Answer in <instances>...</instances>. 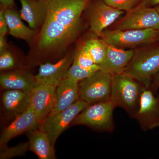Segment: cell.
<instances>
[{
	"label": "cell",
	"mask_w": 159,
	"mask_h": 159,
	"mask_svg": "<svg viewBox=\"0 0 159 159\" xmlns=\"http://www.w3.org/2000/svg\"><path fill=\"white\" fill-rule=\"evenodd\" d=\"M47 7L45 20L30 44L29 65L53 62L63 57L79 36L82 16L93 0H42Z\"/></svg>",
	"instance_id": "1"
},
{
	"label": "cell",
	"mask_w": 159,
	"mask_h": 159,
	"mask_svg": "<svg viewBox=\"0 0 159 159\" xmlns=\"http://www.w3.org/2000/svg\"><path fill=\"white\" fill-rule=\"evenodd\" d=\"M156 42L134 49L132 57L124 73L149 88L159 71V43Z\"/></svg>",
	"instance_id": "2"
},
{
	"label": "cell",
	"mask_w": 159,
	"mask_h": 159,
	"mask_svg": "<svg viewBox=\"0 0 159 159\" xmlns=\"http://www.w3.org/2000/svg\"><path fill=\"white\" fill-rule=\"evenodd\" d=\"M145 87L134 77L123 73L112 75L110 101L133 119Z\"/></svg>",
	"instance_id": "3"
},
{
	"label": "cell",
	"mask_w": 159,
	"mask_h": 159,
	"mask_svg": "<svg viewBox=\"0 0 159 159\" xmlns=\"http://www.w3.org/2000/svg\"><path fill=\"white\" fill-rule=\"evenodd\" d=\"M115 108L110 100L89 105L76 117L71 125H85L99 131L112 132L115 129Z\"/></svg>",
	"instance_id": "4"
},
{
	"label": "cell",
	"mask_w": 159,
	"mask_h": 159,
	"mask_svg": "<svg viewBox=\"0 0 159 159\" xmlns=\"http://www.w3.org/2000/svg\"><path fill=\"white\" fill-rule=\"evenodd\" d=\"M159 30L153 29L120 30L106 29L100 36L111 46L124 50H134L148 44L156 42Z\"/></svg>",
	"instance_id": "5"
},
{
	"label": "cell",
	"mask_w": 159,
	"mask_h": 159,
	"mask_svg": "<svg viewBox=\"0 0 159 159\" xmlns=\"http://www.w3.org/2000/svg\"><path fill=\"white\" fill-rule=\"evenodd\" d=\"M112 75L100 69L90 77L80 81L79 99L89 105L110 100Z\"/></svg>",
	"instance_id": "6"
},
{
	"label": "cell",
	"mask_w": 159,
	"mask_h": 159,
	"mask_svg": "<svg viewBox=\"0 0 159 159\" xmlns=\"http://www.w3.org/2000/svg\"><path fill=\"white\" fill-rule=\"evenodd\" d=\"M125 15L114 23L111 29L159 30V14L155 7L139 4L127 11Z\"/></svg>",
	"instance_id": "7"
},
{
	"label": "cell",
	"mask_w": 159,
	"mask_h": 159,
	"mask_svg": "<svg viewBox=\"0 0 159 159\" xmlns=\"http://www.w3.org/2000/svg\"><path fill=\"white\" fill-rule=\"evenodd\" d=\"M84 12L91 32L100 37L102 32L113 25L125 11L110 6L103 0H93Z\"/></svg>",
	"instance_id": "8"
},
{
	"label": "cell",
	"mask_w": 159,
	"mask_h": 159,
	"mask_svg": "<svg viewBox=\"0 0 159 159\" xmlns=\"http://www.w3.org/2000/svg\"><path fill=\"white\" fill-rule=\"evenodd\" d=\"M89 105L87 102L79 99L64 110L48 116L41 123L39 126L48 134L53 146L60 135Z\"/></svg>",
	"instance_id": "9"
},
{
	"label": "cell",
	"mask_w": 159,
	"mask_h": 159,
	"mask_svg": "<svg viewBox=\"0 0 159 159\" xmlns=\"http://www.w3.org/2000/svg\"><path fill=\"white\" fill-rule=\"evenodd\" d=\"M133 119L137 120L143 131L159 127V95L144 88Z\"/></svg>",
	"instance_id": "10"
},
{
	"label": "cell",
	"mask_w": 159,
	"mask_h": 159,
	"mask_svg": "<svg viewBox=\"0 0 159 159\" xmlns=\"http://www.w3.org/2000/svg\"><path fill=\"white\" fill-rule=\"evenodd\" d=\"M76 50L68 51L61 58L54 62H47L39 65L38 73L35 75L36 84H51L57 87L65 77L74 62Z\"/></svg>",
	"instance_id": "11"
},
{
	"label": "cell",
	"mask_w": 159,
	"mask_h": 159,
	"mask_svg": "<svg viewBox=\"0 0 159 159\" xmlns=\"http://www.w3.org/2000/svg\"><path fill=\"white\" fill-rule=\"evenodd\" d=\"M57 87L51 84H37L31 93L30 106L39 124L51 113L55 102Z\"/></svg>",
	"instance_id": "12"
},
{
	"label": "cell",
	"mask_w": 159,
	"mask_h": 159,
	"mask_svg": "<svg viewBox=\"0 0 159 159\" xmlns=\"http://www.w3.org/2000/svg\"><path fill=\"white\" fill-rule=\"evenodd\" d=\"M40 125L33 109L29 105L3 130L0 137V146L6 145L15 137L37 128Z\"/></svg>",
	"instance_id": "13"
},
{
	"label": "cell",
	"mask_w": 159,
	"mask_h": 159,
	"mask_svg": "<svg viewBox=\"0 0 159 159\" xmlns=\"http://www.w3.org/2000/svg\"><path fill=\"white\" fill-rule=\"evenodd\" d=\"M0 85L6 90H17L31 93L36 87L35 75L25 68L1 72Z\"/></svg>",
	"instance_id": "14"
},
{
	"label": "cell",
	"mask_w": 159,
	"mask_h": 159,
	"mask_svg": "<svg viewBox=\"0 0 159 159\" xmlns=\"http://www.w3.org/2000/svg\"><path fill=\"white\" fill-rule=\"evenodd\" d=\"M79 82L65 77L56 89L54 107L49 116L68 108L79 100Z\"/></svg>",
	"instance_id": "15"
},
{
	"label": "cell",
	"mask_w": 159,
	"mask_h": 159,
	"mask_svg": "<svg viewBox=\"0 0 159 159\" xmlns=\"http://www.w3.org/2000/svg\"><path fill=\"white\" fill-rule=\"evenodd\" d=\"M105 43L106 54L101 69L112 75L123 73L132 57L134 50L119 48Z\"/></svg>",
	"instance_id": "16"
},
{
	"label": "cell",
	"mask_w": 159,
	"mask_h": 159,
	"mask_svg": "<svg viewBox=\"0 0 159 159\" xmlns=\"http://www.w3.org/2000/svg\"><path fill=\"white\" fill-rule=\"evenodd\" d=\"M21 6L19 13L22 20L31 29L39 31L43 25L47 16L46 5L42 0H19Z\"/></svg>",
	"instance_id": "17"
},
{
	"label": "cell",
	"mask_w": 159,
	"mask_h": 159,
	"mask_svg": "<svg viewBox=\"0 0 159 159\" xmlns=\"http://www.w3.org/2000/svg\"><path fill=\"white\" fill-rule=\"evenodd\" d=\"M29 132V150L40 159H56L54 146L40 126Z\"/></svg>",
	"instance_id": "18"
},
{
	"label": "cell",
	"mask_w": 159,
	"mask_h": 159,
	"mask_svg": "<svg viewBox=\"0 0 159 159\" xmlns=\"http://www.w3.org/2000/svg\"><path fill=\"white\" fill-rule=\"evenodd\" d=\"M4 14L8 25V34L31 44L38 31L25 25L20 16L19 12L16 9H5Z\"/></svg>",
	"instance_id": "19"
},
{
	"label": "cell",
	"mask_w": 159,
	"mask_h": 159,
	"mask_svg": "<svg viewBox=\"0 0 159 159\" xmlns=\"http://www.w3.org/2000/svg\"><path fill=\"white\" fill-rule=\"evenodd\" d=\"M31 93L17 90H6L2 94L3 108L8 113L17 116L29 105Z\"/></svg>",
	"instance_id": "20"
},
{
	"label": "cell",
	"mask_w": 159,
	"mask_h": 159,
	"mask_svg": "<svg viewBox=\"0 0 159 159\" xmlns=\"http://www.w3.org/2000/svg\"><path fill=\"white\" fill-rule=\"evenodd\" d=\"M83 43L90 54L95 63L101 67L106 54L105 42L100 37L94 35Z\"/></svg>",
	"instance_id": "21"
},
{
	"label": "cell",
	"mask_w": 159,
	"mask_h": 159,
	"mask_svg": "<svg viewBox=\"0 0 159 159\" xmlns=\"http://www.w3.org/2000/svg\"><path fill=\"white\" fill-rule=\"evenodd\" d=\"M101 69V67L97 65H95L88 68H85L80 66L74 60V62L67 72L65 77L79 82L83 80L90 77L95 72Z\"/></svg>",
	"instance_id": "22"
},
{
	"label": "cell",
	"mask_w": 159,
	"mask_h": 159,
	"mask_svg": "<svg viewBox=\"0 0 159 159\" xmlns=\"http://www.w3.org/2000/svg\"><path fill=\"white\" fill-rule=\"evenodd\" d=\"M24 68L17 57L9 49L7 48L0 52V70L1 72Z\"/></svg>",
	"instance_id": "23"
},
{
	"label": "cell",
	"mask_w": 159,
	"mask_h": 159,
	"mask_svg": "<svg viewBox=\"0 0 159 159\" xmlns=\"http://www.w3.org/2000/svg\"><path fill=\"white\" fill-rule=\"evenodd\" d=\"M0 159H7L23 155L29 150V142L20 143L14 147H8L6 145H1Z\"/></svg>",
	"instance_id": "24"
},
{
	"label": "cell",
	"mask_w": 159,
	"mask_h": 159,
	"mask_svg": "<svg viewBox=\"0 0 159 159\" xmlns=\"http://www.w3.org/2000/svg\"><path fill=\"white\" fill-rule=\"evenodd\" d=\"M74 60L80 66L85 68H88L96 65L83 43L80 44L76 50Z\"/></svg>",
	"instance_id": "25"
},
{
	"label": "cell",
	"mask_w": 159,
	"mask_h": 159,
	"mask_svg": "<svg viewBox=\"0 0 159 159\" xmlns=\"http://www.w3.org/2000/svg\"><path fill=\"white\" fill-rule=\"evenodd\" d=\"M107 4L125 12L138 6L141 0H103Z\"/></svg>",
	"instance_id": "26"
},
{
	"label": "cell",
	"mask_w": 159,
	"mask_h": 159,
	"mask_svg": "<svg viewBox=\"0 0 159 159\" xmlns=\"http://www.w3.org/2000/svg\"><path fill=\"white\" fill-rule=\"evenodd\" d=\"M5 9L1 7L0 10V36H6L9 33L8 25L4 14Z\"/></svg>",
	"instance_id": "27"
},
{
	"label": "cell",
	"mask_w": 159,
	"mask_h": 159,
	"mask_svg": "<svg viewBox=\"0 0 159 159\" xmlns=\"http://www.w3.org/2000/svg\"><path fill=\"white\" fill-rule=\"evenodd\" d=\"M0 6L5 9H16L14 0H0Z\"/></svg>",
	"instance_id": "28"
},
{
	"label": "cell",
	"mask_w": 159,
	"mask_h": 159,
	"mask_svg": "<svg viewBox=\"0 0 159 159\" xmlns=\"http://www.w3.org/2000/svg\"><path fill=\"white\" fill-rule=\"evenodd\" d=\"M159 88V71L154 77L150 89L155 93L156 94Z\"/></svg>",
	"instance_id": "29"
},
{
	"label": "cell",
	"mask_w": 159,
	"mask_h": 159,
	"mask_svg": "<svg viewBox=\"0 0 159 159\" xmlns=\"http://www.w3.org/2000/svg\"><path fill=\"white\" fill-rule=\"evenodd\" d=\"M139 4L144 5L148 7H155L159 5V0H141Z\"/></svg>",
	"instance_id": "30"
},
{
	"label": "cell",
	"mask_w": 159,
	"mask_h": 159,
	"mask_svg": "<svg viewBox=\"0 0 159 159\" xmlns=\"http://www.w3.org/2000/svg\"><path fill=\"white\" fill-rule=\"evenodd\" d=\"M9 47L6 36H0V52L4 51Z\"/></svg>",
	"instance_id": "31"
},
{
	"label": "cell",
	"mask_w": 159,
	"mask_h": 159,
	"mask_svg": "<svg viewBox=\"0 0 159 159\" xmlns=\"http://www.w3.org/2000/svg\"><path fill=\"white\" fill-rule=\"evenodd\" d=\"M156 41L159 42V30L158 31L157 34Z\"/></svg>",
	"instance_id": "32"
},
{
	"label": "cell",
	"mask_w": 159,
	"mask_h": 159,
	"mask_svg": "<svg viewBox=\"0 0 159 159\" xmlns=\"http://www.w3.org/2000/svg\"><path fill=\"white\" fill-rule=\"evenodd\" d=\"M155 7L156 9H157V11H158L159 14V5H158V6H155Z\"/></svg>",
	"instance_id": "33"
}]
</instances>
